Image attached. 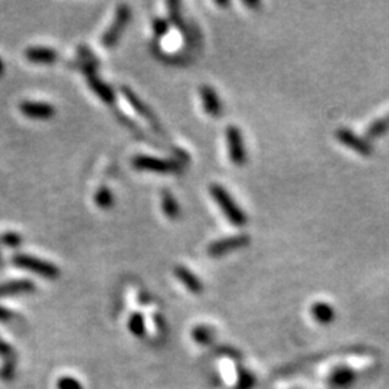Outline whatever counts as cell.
<instances>
[{
  "mask_svg": "<svg viewBox=\"0 0 389 389\" xmlns=\"http://www.w3.org/2000/svg\"><path fill=\"white\" fill-rule=\"evenodd\" d=\"M209 192H211L214 201L218 203L221 211L227 216V219L232 223V225L235 227L245 225L247 223L245 212L238 206V203L232 199V197L227 192L225 188H222L218 184H214L211 185V188H209Z\"/></svg>",
  "mask_w": 389,
  "mask_h": 389,
  "instance_id": "1",
  "label": "cell"
},
{
  "mask_svg": "<svg viewBox=\"0 0 389 389\" xmlns=\"http://www.w3.org/2000/svg\"><path fill=\"white\" fill-rule=\"evenodd\" d=\"M12 261L16 267L36 273L45 278H56L59 276V270L52 263L27 256V254H16Z\"/></svg>",
  "mask_w": 389,
  "mask_h": 389,
  "instance_id": "2",
  "label": "cell"
},
{
  "mask_svg": "<svg viewBox=\"0 0 389 389\" xmlns=\"http://www.w3.org/2000/svg\"><path fill=\"white\" fill-rule=\"evenodd\" d=\"M133 166L139 170H148L156 173H177L182 170V164L176 160H164L153 156H134Z\"/></svg>",
  "mask_w": 389,
  "mask_h": 389,
  "instance_id": "3",
  "label": "cell"
},
{
  "mask_svg": "<svg viewBox=\"0 0 389 389\" xmlns=\"http://www.w3.org/2000/svg\"><path fill=\"white\" fill-rule=\"evenodd\" d=\"M131 18V10L127 5H120L117 12H115V18L113 21V23L110 25V27L107 29L106 32L102 35L101 43L106 48H113L114 45L118 42L120 36L124 32L126 26L129 25Z\"/></svg>",
  "mask_w": 389,
  "mask_h": 389,
  "instance_id": "4",
  "label": "cell"
},
{
  "mask_svg": "<svg viewBox=\"0 0 389 389\" xmlns=\"http://www.w3.org/2000/svg\"><path fill=\"white\" fill-rule=\"evenodd\" d=\"M251 243V236L247 234H239L218 239L208 247V256L212 258H219L227 256V254L248 247Z\"/></svg>",
  "mask_w": 389,
  "mask_h": 389,
  "instance_id": "5",
  "label": "cell"
},
{
  "mask_svg": "<svg viewBox=\"0 0 389 389\" xmlns=\"http://www.w3.org/2000/svg\"><path fill=\"white\" fill-rule=\"evenodd\" d=\"M227 146L231 162L236 166H244L247 162V148L243 133L236 126H228L227 129Z\"/></svg>",
  "mask_w": 389,
  "mask_h": 389,
  "instance_id": "6",
  "label": "cell"
},
{
  "mask_svg": "<svg viewBox=\"0 0 389 389\" xmlns=\"http://www.w3.org/2000/svg\"><path fill=\"white\" fill-rule=\"evenodd\" d=\"M336 137L337 140L343 144V146H346L349 148H352L353 152H356L357 155H361V156H370L372 152H373V147L372 144L361 137V136H357L356 133H353L352 130L349 129H340L337 130L336 133Z\"/></svg>",
  "mask_w": 389,
  "mask_h": 389,
  "instance_id": "7",
  "label": "cell"
},
{
  "mask_svg": "<svg viewBox=\"0 0 389 389\" xmlns=\"http://www.w3.org/2000/svg\"><path fill=\"white\" fill-rule=\"evenodd\" d=\"M122 93H123V96L126 97V100L129 101L131 109H133L134 111H137L139 115H142L147 123H151L155 129H159V127H160L159 120H157V117L155 115V113L152 111V109L148 107L147 104H146L140 97H137L136 94H134L131 88H129V87H122Z\"/></svg>",
  "mask_w": 389,
  "mask_h": 389,
  "instance_id": "8",
  "label": "cell"
},
{
  "mask_svg": "<svg viewBox=\"0 0 389 389\" xmlns=\"http://www.w3.org/2000/svg\"><path fill=\"white\" fill-rule=\"evenodd\" d=\"M19 110L29 118H36V120H48L52 118L55 114V109L51 106L49 102L43 101H32L26 100L19 104Z\"/></svg>",
  "mask_w": 389,
  "mask_h": 389,
  "instance_id": "9",
  "label": "cell"
},
{
  "mask_svg": "<svg viewBox=\"0 0 389 389\" xmlns=\"http://www.w3.org/2000/svg\"><path fill=\"white\" fill-rule=\"evenodd\" d=\"M199 93H201V100H202L205 111L212 117H221L222 110H223L222 109V101L218 97L215 89L212 87H209V85H202L201 89H199Z\"/></svg>",
  "mask_w": 389,
  "mask_h": 389,
  "instance_id": "10",
  "label": "cell"
},
{
  "mask_svg": "<svg viewBox=\"0 0 389 389\" xmlns=\"http://www.w3.org/2000/svg\"><path fill=\"white\" fill-rule=\"evenodd\" d=\"M85 76H87V80H88L89 87H91V88L94 89V93H96L102 101H106L107 104H110V106H113L114 100H115V96H114V91L111 89V87L107 85L104 81H101V80L96 76L94 71L87 72Z\"/></svg>",
  "mask_w": 389,
  "mask_h": 389,
  "instance_id": "11",
  "label": "cell"
},
{
  "mask_svg": "<svg viewBox=\"0 0 389 389\" xmlns=\"http://www.w3.org/2000/svg\"><path fill=\"white\" fill-rule=\"evenodd\" d=\"M26 58L36 64H52L58 59V54L52 48L47 47H31L25 51Z\"/></svg>",
  "mask_w": 389,
  "mask_h": 389,
  "instance_id": "12",
  "label": "cell"
},
{
  "mask_svg": "<svg viewBox=\"0 0 389 389\" xmlns=\"http://www.w3.org/2000/svg\"><path fill=\"white\" fill-rule=\"evenodd\" d=\"M175 274L179 278L182 284L188 287V290H190L192 293H201L202 291V282L201 280L194 276L189 268L184 267V265H177L175 268Z\"/></svg>",
  "mask_w": 389,
  "mask_h": 389,
  "instance_id": "13",
  "label": "cell"
},
{
  "mask_svg": "<svg viewBox=\"0 0 389 389\" xmlns=\"http://www.w3.org/2000/svg\"><path fill=\"white\" fill-rule=\"evenodd\" d=\"M162 208H163L164 215L170 219H176L179 214H181V206H179L173 194L168 190H164L162 193Z\"/></svg>",
  "mask_w": 389,
  "mask_h": 389,
  "instance_id": "14",
  "label": "cell"
},
{
  "mask_svg": "<svg viewBox=\"0 0 389 389\" xmlns=\"http://www.w3.org/2000/svg\"><path fill=\"white\" fill-rule=\"evenodd\" d=\"M386 131H389V113L369 124V127L366 129V136L369 139H377L384 136Z\"/></svg>",
  "mask_w": 389,
  "mask_h": 389,
  "instance_id": "15",
  "label": "cell"
},
{
  "mask_svg": "<svg viewBox=\"0 0 389 389\" xmlns=\"http://www.w3.org/2000/svg\"><path fill=\"white\" fill-rule=\"evenodd\" d=\"M34 284L27 280L10 281L0 286V294H10V293H22V291H32Z\"/></svg>",
  "mask_w": 389,
  "mask_h": 389,
  "instance_id": "16",
  "label": "cell"
},
{
  "mask_svg": "<svg viewBox=\"0 0 389 389\" xmlns=\"http://www.w3.org/2000/svg\"><path fill=\"white\" fill-rule=\"evenodd\" d=\"M96 203L101 209H109L114 203L113 193L107 186H101L96 193Z\"/></svg>",
  "mask_w": 389,
  "mask_h": 389,
  "instance_id": "17",
  "label": "cell"
},
{
  "mask_svg": "<svg viewBox=\"0 0 389 389\" xmlns=\"http://www.w3.org/2000/svg\"><path fill=\"white\" fill-rule=\"evenodd\" d=\"M313 313H314V316H316L319 320H323V322L329 320L333 316L332 309L329 307L327 304H324V303H319V304L314 306Z\"/></svg>",
  "mask_w": 389,
  "mask_h": 389,
  "instance_id": "18",
  "label": "cell"
},
{
  "mask_svg": "<svg viewBox=\"0 0 389 389\" xmlns=\"http://www.w3.org/2000/svg\"><path fill=\"white\" fill-rule=\"evenodd\" d=\"M2 243L8 247H18L21 244V236L14 232H6L2 235Z\"/></svg>",
  "mask_w": 389,
  "mask_h": 389,
  "instance_id": "19",
  "label": "cell"
},
{
  "mask_svg": "<svg viewBox=\"0 0 389 389\" xmlns=\"http://www.w3.org/2000/svg\"><path fill=\"white\" fill-rule=\"evenodd\" d=\"M168 29H169V25H168V22L164 21V19H156V21H155V23H153V31H155V34H156L159 38L163 36L164 34H166Z\"/></svg>",
  "mask_w": 389,
  "mask_h": 389,
  "instance_id": "20",
  "label": "cell"
},
{
  "mask_svg": "<svg viewBox=\"0 0 389 389\" xmlns=\"http://www.w3.org/2000/svg\"><path fill=\"white\" fill-rule=\"evenodd\" d=\"M5 72V63L2 61V58H0V76H3Z\"/></svg>",
  "mask_w": 389,
  "mask_h": 389,
  "instance_id": "21",
  "label": "cell"
},
{
  "mask_svg": "<svg viewBox=\"0 0 389 389\" xmlns=\"http://www.w3.org/2000/svg\"><path fill=\"white\" fill-rule=\"evenodd\" d=\"M244 3H245L247 6H249V8H258V6H260L258 2H254V3H252V2H244Z\"/></svg>",
  "mask_w": 389,
  "mask_h": 389,
  "instance_id": "22",
  "label": "cell"
},
{
  "mask_svg": "<svg viewBox=\"0 0 389 389\" xmlns=\"http://www.w3.org/2000/svg\"><path fill=\"white\" fill-rule=\"evenodd\" d=\"M0 265H2V258H0Z\"/></svg>",
  "mask_w": 389,
  "mask_h": 389,
  "instance_id": "23",
  "label": "cell"
}]
</instances>
